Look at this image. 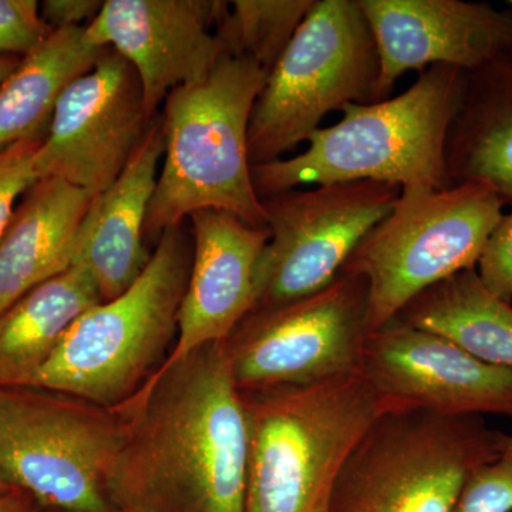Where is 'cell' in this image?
Masks as SVG:
<instances>
[{
	"instance_id": "cell-15",
	"label": "cell",
	"mask_w": 512,
	"mask_h": 512,
	"mask_svg": "<svg viewBox=\"0 0 512 512\" xmlns=\"http://www.w3.org/2000/svg\"><path fill=\"white\" fill-rule=\"evenodd\" d=\"M379 52V101L409 70L466 73L512 56V12L464 0H357Z\"/></svg>"
},
{
	"instance_id": "cell-12",
	"label": "cell",
	"mask_w": 512,
	"mask_h": 512,
	"mask_svg": "<svg viewBox=\"0 0 512 512\" xmlns=\"http://www.w3.org/2000/svg\"><path fill=\"white\" fill-rule=\"evenodd\" d=\"M151 121L136 70L106 47L60 97L37 151V174L97 197L124 170Z\"/></svg>"
},
{
	"instance_id": "cell-16",
	"label": "cell",
	"mask_w": 512,
	"mask_h": 512,
	"mask_svg": "<svg viewBox=\"0 0 512 512\" xmlns=\"http://www.w3.org/2000/svg\"><path fill=\"white\" fill-rule=\"evenodd\" d=\"M190 278L178 312L177 338L163 366L167 369L194 350L222 342L255 306L256 271L269 239L220 210L194 212ZM156 372V373H157Z\"/></svg>"
},
{
	"instance_id": "cell-5",
	"label": "cell",
	"mask_w": 512,
	"mask_h": 512,
	"mask_svg": "<svg viewBox=\"0 0 512 512\" xmlns=\"http://www.w3.org/2000/svg\"><path fill=\"white\" fill-rule=\"evenodd\" d=\"M191 261L185 222L165 229L130 288L80 316L28 387L109 409L128 402L173 349Z\"/></svg>"
},
{
	"instance_id": "cell-26",
	"label": "cell",
	"mask_w": 512,
	"mask_h": 512,
	"mask_svg": "<svg viewBox=\"0 0 512 512\" xmlns=\"http://www.w3.org/2000/svg\"><path fill=\"white\" fill-rule=\"evenodd\" d=\"M43 140L19 141L0 151V238L12 220L16 200L40 180L36 156Z\"/></svg>"
},
{
	"instance_id": "cell-19",
	"label": "cell",
	"mask_w": 512,
	"mask_h": 512,
	"mask_svg": "<svg viewBox=\"0 0 512 512\" xmlns=\"http://www.w3.org/2000/svg\"><path fill=\"white\" fill-rule=\"evenodd\" d=\"M446 171L450 187L484 184L512 204V56L467 73L448 131Z\"/></svg>"
},
{
	"instance_id": "cell-21",
	"label": "cell",
	"mask_w": 512,
	"mask_h": 512,
	"mask_svg": "<svg viewBox=\"0 0 512 512\" xmlns=\"http://www.w3.org/2000/svg\"><path fill=\"white\" fill-rule=\"evenodd\" d=\"M104 49L87 40L86 28L60 29L22 57L0 84V151L45 138L64 90L92 69Z\"/></svg>"
},
{
	"instance_id": "cell-8",
	"label": "cell",
	"mask_w": 512,
	"mask_h": 512,
	"mask_svg": "<svg viewBox=\"0 0 512 512\" xmlns=\"http://www.w3.org/2000/svg\"><path fill=\"white\" fill-rule=\"evenodd\" d=\"M505 205L480 183L402 192L393 211L362 239L340 271L366 279L370 333L430 286L476 269Z\"/></svg>"
},
{
	"instance_id": "cell-32",
	"label": "cell",
	"mask_w": 512,
	"mask_h": 512,
	"mask_svg": "<svg viewBox=\"0 0 512 512\" xmlns=\"http://www.w3.org/2000/svg\"><path fill=\"white\" fill-rule=\"evenodd\" d=\"M503 456L512 460V436L505 433L503 434Z\"/></svg>"
},
{
	"instance_id": "cell-23",
	"label": "cell",
	"mask_w": 512,
	"mask_h": 512,
	"mask_svg": "<svg viewBox=\"0 0 512 512\" xmlns=\"http://www.w3.org/2000/svg\"><path fill=\"white\" fill-rule=\"evenodd\" d=\"M316 0H235L215 33L229 55L247 57L266 72L274 69Z\"/></svg>"
},
{
	"instance_id": "cell-22",
	"label": "cell",
	"mask_w": 512,
	"mask_h": 512,
	"mask_svg": "<svg viewBox=\"0 0 512 512\" xmlns=\"http://www.w3.org/2000/svg\"><path fill=\"white\" fill-rule=\"evenodd\" d=\"M456 343L488 365L512 372V305L483 285L476 269L419 293L396 318Z\"/></svg>"
},
{
	"instance_id": "cell-29",
	"label": "cell",
	"mask_w": 512,
	"mask_h": 512,
	"mask_svg": "<svg viewBox=\"0 0 512 512\" xmlns=\"http://www.w3.org/2000/svg\"><path fill=\"white\" fill-rule=\"evenodd\" d=\"M36 501L19 488L0 497V512H36Z\"/></svg>"
},
{
	"instance_id": "cell-14",
	"label": "cell",
	"mask_w": 512,
	"mask_h": 512,
	"mask_svg": "<svg viewBox=\"0 0 512 512\" xmlns=\"http://www.w3.org/2000/svg\"><path fill=\"white\" fill-rule=\"evenodd\" d=\"M229 2L220 0H106L86 37L110 47L136 70L148 116L168 94L198 82L227 53L215 33Z\"/></svg>"
},
{
	"instance_id": "cell-24",
	"label": "cell",
	"mask_w": 512,
	"mask_h": 512,
	"mask_svg": "<svg viewBox=\"0 0 512 512\" xmlns=\"http://www.w3.org/2000/svg\"><path fill=\"white\" fill-rule=\"evenodd\" d=\"M53 32L36 0H0V57H25Z\"/></svg>"
},
{
	"instance_id": "cell-1",
	"label": "cell",
	"mask_w": 512,
	"mask_h": 512,
	"mask_svg": "<svg viewBox=\"0 0 512 512\" xmlns=\"http://www.w3.org/2000/svg\"><path fill=\"white\" fill-rule=\"evenodd\" d=\"M107 497L121 512H245L249 429L222 342L157 372L128 402Z\"/></svg>"
},
{
	"instance_id": "cell-27",
	"label": "cell",
	"mask_w": 512,
	"mask_h": 512,
	"mask_svg": "<svg viewBox=\"0 0 512 512\" xmlns=\"http://www.w3.org/2000/svg\"><path fill=\"white\" fill-rule=\"evenodd\" d=\"M478 278L497 298L512 301V211L495 225L478 258Z\"/></svg>"
},
{
	"instance_id": "cell-33",
	"label": "cell",
	"mask_w": 512,
	"mask_h": 512,
	"mask_svg": "<svg viewBox=\"0 0 512 512\" xmlns=\"http://www.w3.org/2000/svg\"><path fill=\"white\" fill-rule=\"evenodd\" d=\"M510 5H511V10H512V0H511V2H510Z\"/></svg>"
},
{
	"instance_id": "cell-10",
	"label": "cell",
	"mask_w": 512,
	"mask_h": 512,
	"mask_svg": "<svg viewBox=\"0 0 512 512\" xmlns=\"http://www.w3.org/2000/svg\"><path fill=\"white\" fill-rule=\"evenodd\" d=\"M369 335L366 279L340 272L311 296L252 311L225 346L238 389L251 392L356 372Z\"/></svg>"
},
{
	"instance_id": "cell-18",
	"label": "cell",
	"mask_w": 512,
	"mask_h": 512,
	"mask_svg": "<svg viewBox=\"0 0 512 512\" xmlns=\"http://www.w3.org/2000/svg\"><path fill=\"white\" fill-rule=\"evenodd\" d=\"M94 197L46 177L25 195L0 238V315L37 285L69 269Z\"/></svg>"
},
{
	"instance_id": "cell-20",
	"label": "cell",
	"mask_w": 512,
	"mask_h": 512,
	"mask_svg": "<svg viewBox=\"0 0 512 512\" xmlns=\"http://www.w3.org/2000/svg\"><path fill=\"white\" fill-rule=\"evenodd\" d=\"M103 302L93 276L73 264L0 315V386L28 387L80 316Z\"/></svg>"
},
{
	"instance_id": "cell-4",
	"label": "cell",
	"mask_w": 512,
	"mask_h": 512,
	"mask_svg": "<svg viewBox=\"0 0 512 512\" xmlns=\"http://www.w3.org/2000/svg\"><path fill=\"white\" fill-rule=\"evenodd\" d=\"M241 393L249 429L245 512H328L346 460L393 409L362 370Z\"/></svg>"
},
{
	"instance_id": "cell-25",
	"label": "cell",
	"mask_w": 512,
	"mask_h": 512,
	"mask_svg": "<svg viewBox=\"0 0 512 512\" xmlns=\"http://www.w3.org/2000/svg\"><path fill=\"white\" fill-rule=\"evenodd\" d=\"M453 512H512V460L501 456L477 468L464 484Z\"/></svg>"
},
{
	"instance_id": "cell-13",
	"label": "cell",
	"mask_w": 512,
	"mask_h": 512,
	"mask_svg": "<svg viewBox=\"0 0 512 512\" xmlns=\"http://www.w3.org/2000/svg\"><path fill=\"white\" fill-rule=\"evenodd\" d=\"M360 370L393 409L512 419L511 370L397 319L370 333Z\"/></svg>"
},
{
	"instance_id": "cell-34",
	"label": "cell",
	"mask_w": 512,
	"mask_h": 512,
	"mask_svg": "<svg viewBox=\"0 0 512 512\" xmlns=\"http://www.w3.org/2000/svg\"><path fill=\"white\" fill-rule=\"evenodd\" d=\"M113 512H121V511H113Z\"/></svg>"
},
{
	"instance_id": "cell-30",
	"label": "cell",
	"mask_w": 512,
	"mask_h": 512,
	"mask_svg": "<svg viewBox=\"0 0 512 512\" xmlns=\"http://www.w3.org/2000/svg\"><path fill=\"white\" fill-rule=\"evenodd\" d=\"M22 57H0V84L9 76L10 73L15 72L16 67L19 66Z\"/></svg>"
},
{
	"instance_id": "cell-31",
	"label": "cell",
	"mask_w": 512,
	"mask_h": 512,
	"mask_svg": "<svg viewBox=\"0 0 512 512\" xmlns=\"http://www.w3.org/2000/svg\"><path fill=\"white\" fill-rule=\"evenodd\" d=\"M12 490V484L9 483L8 478H6L5 473H3L2 468H0V497Z\"/></svg>"
},
{
	"instance_id": "cell-28",
	"label": "cell",
	"mask_w": 512,
	"mask_h": 512,
	"mask_svg": "<svg viewBox=\"0 0 512 512\" xmlns=\"http://www.w3.org/2000/svg\"><path fill=\"white\" fill-rule=\"evenodd\" d=\"M100 0H45L40 3V16L52 30L86 28L97 15Z\"/></svg>"
},
{
	"instance_id": "cell-6",
	"label": "cell",
	"mask_w": 512,
	"mask_h": 512,
	"mask_svg": "<svg viewBox=\"0 0 512 512\" xmlns=\"http://www.w3.org/2000/svg\"><path fill=\"white\" fill-rule=\"evenodd\" d=\"M483 416L390 409L340 470L328 512H453L477 468L503 456Z\"/></svg>"
},
{
	"instance_id": "cell-9",
	"label": "cell",
	"mask_w": 512,
	"mask_h": 512,
	"mask_svg": "<svg viewBox=\"0 0 512 512\" xmlns=\"http://www.w3.org/2000/svg\"><path fill=\"white\" fill-rule=\"evenodd\" d=\"M123 417L37 387L0 386V468L13 488L59 512H113L107 477Z\"/></svg>"
},
{
	"instance_id": "cell-7",
	"label": "cell",
	"mask_w": 512,
	"mask_h": 512,
	"mask_svg": "<svg viewBox=\"0 0 512 512\" xmlns=\"http://www.w3.org/2000/svg\"><path fill=\"white\" fill-rule=\"evenodd\" d=\"M379 52L357 0H316L252 109L249 163L281 160L346 104L379 101Z\"/></svg>"
},
{
	"instance_id": "cell-2",
	"label": "cell",
	"mask_w": 512,
	"mask_h": 512,
	"mask_svg": "<svg viewBox=\"0 0 512 512\" xmlns=\"http://www.w3.org/2000/svg\"><path fill=\"white\" fill-rule=\"evenodd\" d=\"M467 73L437 64L423 70L397 97L346 104L338 123L319 128L298 156L254 165L259 197L301 185L377 181L402 192L450 187L446 171L448 131L466 89Z\"/></svg>"
},
{
	"instance_id": "cell-17",
	"label": "cell",
	"mask_w": 512,
	"mask_h": 512,
	"mask_svg": "<svg viewBox=\"0 0 512 512\" xmlns=\"http://www.w3.org/2000/svg\"><path fill=\"white\" fill-rule=\"evenodd\" d=\"M164 151L165 127L158 114L116 181L94 197L83 222L74 264L93 276L103 302L130 288L150 261L147 214Z\"/></svg>"
},
{
	"instance_id": "cell-3",
	"label": "cell",
	"mask_w": 512,
	"mask_h": 512,
	"mask_svg": "<svg viewBox=\"0 0 512 512\" xmlns=\"http://www.w3.org/2000/svg\"><path fill=\"white\" fill-rule=\"evenodd\" d=\"M268 72L225 53L204 79L178 87L163 104L165 151L148 208L146 239L184 224L194 212L220 210L266 228L252 181L248 128Z\"/></svg>"
},
{
	"instance_id": "cell-11",
	"label": "cell",
	"mask_w": 512,
	"mask_h": 512,
	"mask_svg": "<svg viewBox=\"0 0 512 512\" xmlns=\"http://www.w3.org/2000/svg\"><path fill=\"white\" fill-rule=\"evenodd\" d=\"M402 195L396 185L355 181L261 198L269 239L256 271L255 306L275 308L322 291Z\"/></svg>"
}]
</instances>
